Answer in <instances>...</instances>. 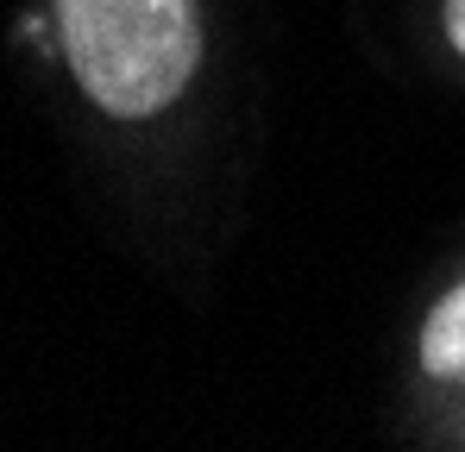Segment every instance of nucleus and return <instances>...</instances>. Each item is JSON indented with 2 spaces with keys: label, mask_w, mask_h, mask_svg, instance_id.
Listing matches in <instances>:
<instances>
[{
  "label": "nucleus",
  "mask_w": 465,
  "mask_h": 452,
  "mask_svg": "<svg viewBox=\"0 0 465 452\" xmlns=\"http://www.w3.org/2000/svg\"><path fill=\"white\" fill-rule=\"evenodd\" d=\"M57 38L88 101L114 120L170 107L202 64L195 0H57Z\"/></svg>",
  "instance_id": "1"
},
{
  "label": "nucleus",
  "mask_w": 465,
  "mask_h": 452,
  "mask_svg": "<svg viewBox=\"0 0 465 452\" xmlns=\"http://www.w3.org/2000/svg\"><path fill=\"white\" fill-rule=\"evenodd\" d=\"M421 365H428V377H465V283L428 314V327H421Z\"/></svg>",
  "instance_id": "2"
},
{
  "label": "nucleus",
  "mask_w": 465,
  "mask_h": 452,
  "mask_svg": "<svg viewBox=\"0 0 465 452\" xmlns=\"http://www.w3.org/2000/svg\"><path fill=\"white\" fill-rule=\"evenodd\" d=\"M447 38L465 51V0H447Z\"/></svg>",
  "instance_id": "3"
}]
</instances>
